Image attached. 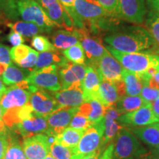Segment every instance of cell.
Wrapping results in <instances>:
<instances>
[{"instance_id": "obj_1", "label": "cell", "mask_w": 159, "mask_h": 159, "mask_svg": "<svg viewBox=\"0 0 159 159\" xmlns=\"http://www.w3.org/2000/svg\"><path fill=\"white\" fill-rule=\"evenodd\" d=\"M108 46L124 53L141 52L154 45L150 33L141 27H133L126 32L114 33L105 38Z\"/></svg>"}, {"instance_id": "obj_2", "label": "cell", "mask_w": 159, "mask_h": 159, "mask_svg": "<svg viewBox=\"0 0 159 159\" xmlns=\"http://www.w3.org/2000/svg\"><path fill=\"white\" fill-rule=\"evenodd\" d=\"M106 49L119 61L125 70L136 74H142L154 67L159 71V55L145 52H121L110 46Z\"/></svg>"}, {"instance_id": "obj_3", "label": "cell", "mask_w": 159, "mask_h": 159, "mask_svg": "<svg viewBox=\"0 0 159 159\" xmlns=\"http://www.w3.org/2000/svg\"><path fill=\"white\" fill-rule=\"evenodd\" d=\"M148 151L128 129L122 128L118 132L114 142V159L137 158Z\"/></svg>"}, {"instance_id": "obj_4", "label": "cell", "mask_w": 159, "mask_h": 159, "mask_svg": "<svg viewBox=\"0 0 159 159\" xmlns=\"http://www.w3.org/2000/svg\"><path fill=\"white\" fill-rule=\"evenodd\" d=\"M16 5L19 16L23 21L35 24L47 33H50L56 27L42 7L34 0H16Z\"/></svg>"}, {"instance_id": "obj_5", "label": "cell", "mask_w": 159, "mask_h": 159, "mask_svg": "<svg viewBox=\"0 0 159 159\" xmlns=\"http://www.w3.org/2000/svg\"><path fill=\"white\" fill-rule=\"evenodd\" d=\"M105 133V119L93 124L91 128L85 131L77 147L75 148L77 159L83 157L103 148L102 142Z\"/></svg>"}, {"instance_id": "obj_6", "label": "cell", "mask_w": 159, "mask_h": 159, "mask_svg": "<svg viewBox=\"0 0 159 159\" xmlns=\"http://www.w3.org/2000/svg\"><path fill=\"white\" fill-rule=\"evenodd\" d=\"M57 69V65H51L39 70H33L26 80L38 89L56 92L61 89Z\"/></svg>"}, {"instance_id": "obj_7", "label": "cell", "mask_w": 159, "mask_h": 159, "mask_svg": "<svg viewBox=\"0 0 159 159\" xmlns=\"http://www.w3.org/2000/svg\"><path fill=\"white\" fill-rule=\"evenodd\" d=\"M42 7L56 27L73 30L74 21L58 0H34Z\"/></svg>"}, {"instance_id": "obj_8", "label": "cell", "mask_w": 159, "mask_h": 159, "mask_svg": "<svg viewBox=\"0 0 159 159\" xmlns=\"http://www.w3.org/2000/svg\"><path fill=\"white\" fill-rule=\"evenodd\" d=\"M32 94L29 89L21 88L17 84L7 88L0 100L3 115L10 111H18L27 105Z\"/></svg>"}, {"instance_id": "obj_9", "label": "cell", "mask_w": 159, "mask_h": 159, "mask_svg": "<svg viewBox=\"0 0 159 159\" xmlns=\"http://www.w3.org/2000/svg\"><path fill=\"white\" fill-rule=\"evenodd\" d=\"M77 111L78 107H61L46 116L48 122V129L46 134L56 137L69 126Z\"/></svg>"}, {"instance_id": "obj_10", "label": "cell", "mask_w": 159, "mask_h": 159, "mask_svg": "<svg viewBox=\"0 0 159 159\" xmlns=\"http://www.w3.org/2000/svg\"><path fill=\"white\" fill-rule=\"evenodd\" d=\"M51 142L46 134H39L25 139L23 150L27 159H44L50 154Z\"/></svg>"}, {"instance_id": "obj_11", "label": "cell", "mask_w": 159, "mask_h": 159, "mask_svg": "<svg viewBox=\"0 0 159 159\" xmlns=\"http://www.w3.org/2000/svg\"><path fill=\"white\" fill-rule=\"evenodd\" d=\"M73 8L77 16L93 24L111 16L96 0H75Z\"/></svg>"}, {"instance_id": "obj_12", "label": "cell", "mask_w": 159, "mask_h": 159, "mask_svg": "<svg viewBox=\"0 0 159 159\" xmlns=\"http://www.w3.org/2000/svg\"><path fill=\"white\" fill-rule=\"evenodd\" d=\"M119 122L123 126L136 128L159 122L151 108V102L136 111L122 114L118 119Z\"/></svg>"}, {"instance_id": "obj_13", "label": "cell", "mask_w": 159, "mask_h": 159, "mask_svg": "<svg viewBox=\"0 0 159 159\" xmlns=\"http://www.w3.org/2000/svg\"><path fill=\"white\" fill-rule=\"evenodd\" d=\"M94 67L102 77V80L115 82L122 80L125 69L116 58L108 51L97 61Z\"/></svg>"}, {"instance_id": "obj_14", "label": "cell", "mask_w": 159, "mask_h": 159, "mask_svg": "<svg viewBox=\"0 0 159 159\" xmlns=\"http://www.w3.org/2000/svg\"><path fill=\"white\" fill-rule=\"evenodd\" d=\"M87 66L69 63L59 71L61 89L81 86L86 73Z\"/></svg>"}, {"instance_id": "obj_15", "label": "cell", "mask_w": 159, "mask_h": 159, "mask_svg": "<svg viewBox=\"0 0 159 159\" xmlns=\"http://www.w3.org/2000/svg\"><path fill=\"white\" fill-rule=\"evenodd\" d=\"M29 102L36 114L43 116L61 108L54 97L41 89L32 94Z\"/></svg>"}, {"instance_id": "obj_16", "label": "cell", "mask_w": 159, "mask_h": 159, "mask_svg": "<svg viewBox=\"0 0 159 159\" xmlns=\"http://www.w3.org/2000/svg\"><path fill=\"white\" fill-rule=\"evenodd\" d=\"M119 17L125 21L142 24L146 13L144 0H118Z\"/></svg>"}, {"instance_id": "obj_17", "label": "cell", "mask_w": 159, "mask_h": 159, "mask_svg": "<svg viewBox=\"0 0 159 159\" xmlns=\"http://www.w3.org/2000/svg\"><path fill=\"white\" fill-rule=\"evenodd\" d=\"M80 30L81 33L80 42L84 49L85 56L91 63V66H94L108 52V49L99 41L88 35L85 29H80Z\"/></svg>"}, {"instance_id": "obj_18", "label": "cell", "mask_w": 159, "mask_h": 159, "mask_svg": "<svg viewBox=\"0 0 159 159\" xmlns=\"http://www.w3.org/2000/svg\"><path fill=\"white\" fill-rule=\"evenodd\" d=\"M12 61L22 69H33L36 64L39 52L28 46L21 44L11 49ZM32 71V70H31Z\"/></svg>"}, {"instance_id": "obj_19", "label": "cell", "mask_w": 159, "mask_h": 159, "mask_svg": "<svg viewBox=\"0 0 159 159\" xmlns=\"http://www.w3.org/2000/svg\"><path fill=\"white\" fill-rule=\"evenodd\" d=\"M121 115L122 114L115 106L106 108L104 116L105 133L102 142L103 148L106 145L107 143L113 140L116 136L119 130L124 128V126L117 121Z\"/></svg>"}, {"instance_id": "obj_20", "label": "cell", "mask_w": 159, "mask_h": 159, "mask_svg": "<svg viewBox=\"0 0 159 159\" xmlns=\"http://www.w3.org/2000/svg\"><path fill=\"white\" fill-rule=\"evenodd\" d=\"M54 97L61 107H79L85 101L81 86L61 89L55 93Z\"/></svg>"}, {"instance_id": "obj_21", "label": "cell", "mask_w": 159, "mask_h": 159, "mask_svg": "<svg viewBox=\"0 0 159 159\" xmlns=\"http://www.w3.org/2000/svg\"><path fill=\"white\" fill-rule=\"evenodd\" d=\"M81 33L80 29L73 30H58L52 35V43L56 49L65 50L80 42Z\"/></svg>"}, {"instance_id": "obj_22", "label": "cell", "mask_w": 159, "mask_h": 159, "mask_svg": "<svg viewBox=\"0 0 159 159\" xmlns=\"http://www.w3.org/2000/svg\"><path fill=\"white\" fill-rule=\"evenodd\" d=\"M102 81V77L94 67L91 66H87L85 76L82 83V89L85 101L95 99Z\"/></svg>"}, {"instance_id": "obj_23", "label": "cell", "mask_w": 159, "mask_h": 159, "mask_svg": "<svg viewBox=\"0 0 159 159\" xmlns=\"http://www.w3.org/2000/svg\"><path fill=\"white\" fill-rule=\"evenodd\" d=\"M129 130L149 146L155 148L159 145V122L142 127L130 128Z\"/></svg>"}, {"instance_id": "obj_24", "label": "cell", "mask_w": 159, "mask_h": 159, "mask_svg": "<svg viewBox=\"0 0 159 159\" xmlns=\"http://www.w3.org/2000/svg\"><path fill=\"white\" fill-rule=\"evenodd\" d=\"M106 107L96 99L85 101L78 107L77 113L88 118L94 124L104 119Z\"/></svg>"}, {"instance_id": "obj_25", "label": "cell", "mask_w": 159, "mask_h": 159, "mask_svg": "<svg viewBox=\"0 0 159 159\" xmlns=\"http://www.w3.org/2000/svg\"><path fill=\"white\" fill-rule=\"evenodd\" d=\"M106 108L115 106L119 98L118 91L114 83L108 80H102L95 97Z\"/></svg>"}, {"instance_id": "obj_26", "label": "cell", "mask_w": 159, "mask_h": 159, "mask_svg": "<svg viewBox=\"0 0 159 159\" xmlns=\"http://www.w3.org/2000/svg\"><path fill=\"white\" fill-rule=\"evenodd\" d=\"M69 62L66 57L61 56L55 52H43L39 53L37 62L33 70H39L51 65H57V66L64 67Z\"/></svg>"}, {"instance_id": "obj_27", "label": "cell", "mask_w": 159, "mask_h": 159, "mask_svg": "<svg viewBox=\"0 0 159 159\" xmlns=\"http://www.w3.org/2000/svg\"><path fill=\"white\" fill-rule=\"evenodd\" d=\"M149 103L150 102H147L141 95H137V96H130V95L126 96L125 95L119 99L115 107L120 112L121 114H124L136 111Z\"/></svg>"}, {"instance_id": "obj_28", "label": "cell", "mask_w": 159, "mask_h": 159, "mask_svg": "<svg viewBox=\"0 0 159 159\" xmlns=\"http://www.w3.org/2000/svg\"><path fill=\"white\" fill-rule=\"evenodd\" d=\"M122 80L125 83L127 94L130 96L140 95L143 87L145 85L140 74L130 72L125 69L122 75Z\"/></svg>"}, {"instance_id": "obj_29", "label": "cell", "mask_w": 159, "mask_h": 159, "mask_svg": "<svg viewBox=\"0 0 159 159\" xmlns=\"http://www.w3.org/2000/svg\"><path fill=\"white\" fill-rule=\"evenodd\" d=\"M30 71L25 69H20L19 67L16 66L14 64L11 63L7 66L5 72L2 74V79L5 85H15L26 80Z\"/></svg>"}, {"instance_id": "obj_30", "label": "cell", "mask_w": 159, "mask_h": 159, "mask_svg": "<svg viewBox=\"0 0 159 159\" xmlns=\"http://www.w3.org/2000/svg\"><path fill=\"white\" fill-rule=\"evenodd\" d=\"M84 133V130H79L71 127H67L61 134L56 136L55 142L63 146L74 148L77 146Z\"/></svg>"}, {"instance_id": "obj_31", "label": "cell", "mask_w": 159, "mask_h": 159, "mask_svg": "<svg viewBox=\"0 0 159 159\" xmlns=\"http://www.w3.org/2000/svg\"><path fill=\"white\" fill-rule=\"evenodd\" d=\"M7 25L11 29V30L16 32L23 36L27 38L33 37L40 33H44L42 29L40 28L35 24L25 21H18L14 23H8Z\"/></svg>"}, {"instance_id": "obj_32", "label": "cell", "mask_w": 159, "mask_h": 159, "mask_svg": "<svg viewBox=\"0 0 159 159\" xmlns=\"http://www.w3.org/2000/svg\"><path fill=\"white\" fill-rule=\"evenodd\" d=\"M62 54L69 61H71L73 63L85 64V54L80 42L63 50Z\"/></svg>"}, {"instance_id": "obj_33", "label": "cell", "mask_w": 159, "mask_h": 159, "mask_svg": "<svg viewBox=\"0 0 159 159\" xmlns=\"http://www.w3.org/2000/svg\"><path fill=\"white\" fill-rule=\"evenodd\" d=\"M50 154L55 159H77L75 148L63 146L57 142L51 145Z\"/></svg>"}, {"instance_id": "obj_34", "label": "cell", "mask_w": 159, "mask_h": 159, "mask_svg": "<svg viewBox=\"0 0 159 159\" xmlns=\"http://www.w3.org/2000/svg\"><path fill=\"white\" fill-rule=\"evenodd\" d=\"M0 13L7 19L16 21L20 16L17 8L16 0H0Z\"/></svg>"}, {"instance_id": "obj_35", "label": "cell", "mask_w": 159, "mask_h": 159, "mask_svg": "<svg viewBox=\"0 0 159 159\" xmlns=\"http://www.w3.org/2000/svg\"><path fill=\"white\" fill-rule=\"evenodd\" d=\"M31 45L37 51L41 52H55L56 48L53 43L47 37L41 35H37L33 37L31 41Z\"/></svg>"}, {"instance_id": "obj_36", "label": "cell", "mask_w": 159, "mask_h": 159, "mask_svg": "<svg viewBox=\"0 0 159 159\" xmlns=\"http://www.w3.org/2000/svg\"><path fill=\"white\" fill-rule=\"evenodd\" d=\"M58 1L63 6L66 11L68 12L69 16L74 21V25L77 27V29H85L83 21L80 18L77 16V15L74 11V8H73L75 0H58Z\"/></svg>"}, {"instance_id": "obj_37", "label": "cell", "mask_w": 159, "mask_h": 159, "mask_svg": "<svg viewBox=\"0 0 159 159\" xmlns=\"http://www.w3.org/2000/svg\"><path fill=\"white\" fill-rule=\"evenodd\" d=\"M93 125V123L86 117L77 113L71 119L69 127L79 130H88Z\"/></svg>"}, {"instance_id": "obj_38", "label": "cell", "mask_w": 159, "mask_h": 159, "mask_svg": "<svg viewBox=\"0 0 159 159\" xmlns=\"http://www.w3.org/2000/svg\"><path fill=\"white\" fill-rule=\"evenodd\" d=\"M4 159H27L24 150L17 143L9 145Z\"/></svg>"}, {"instance_id": "obj_39", "label": "cell", "mask_w": 159, "mask_h": 159, "mask_svg": "<svg viewBox=\"0 0 159 159\" xmlns=\"http://www.w3.org/2000/svg\"><path fill=\"white\" fill-rule=\"evenodd\" d=\"M112 17H119L118 0H96Z\"/></svg>"}, {"instance_id": "obj_40", "label": "cell", "mask_w": 159, "mask_h": 159, "mask_svg": "<svg viewBox=\"0 0 159 159\" xmlns=\"http://www.w3.org/2000/svg\"><path fill=\"white\" fill-rule=\"evenodd\" d=\"M148 33L152 38L154 46L159 48V16L151 20Z\"/></svg>"}, {"instance_id": "obj_41", "label": "cell", "mask_w": 159, "mask_h": 159, "mask_svg": "<svg viewBox=\"0 0 159 159\" xmlns=\"http://www.w3.org/2000/svg\"><path fill=\"white\" fill-rule=\"evenodd\" d=\"M140 95L147 102H152L159 97V89L151 88L149 85H144Z\"/></svg>"}, {"instance_id": "obj_42", "label": "cell", "mask_w": 159, "mask_h": 159, "mask_svg": "<svg viewBox=\"0 0 159 159\" xmlns=\"http://www.w3.org/2000/svg\"><path fill=\"white\" fill-rule=\"evenodd\" d=\"M0 63L9 66L12 63L11 49L7 46L0 43Z\"/></svg>"}, {"instance_id": "obj_43", "label": "cell", "mask_w": 159, "mask_h": 159, "mask_svg": "<svg viewBox=\"0 0 159 159\" xmlns=\"http://www.w3.org/2000/svg\"><path fill=\"white\" fill-rule=\"evenodd\" d=\"M6 39H7V41L13 47L23 44L25 41V39H24L23 35L13 30L10 32Z\"/></svg>"}, {"instance_id": "obj_44", "label": "cell", "mask_w": 159, "mask_h": 159, "mask_svg": "<svg viewBox=\"0 0 159 159\" xmlns=\"http://www.w3.org/2000/svg\"><path fill=\"white\" fill-rule=\"evenodd\" d=\"M9 147V142L7 140L5 131L0 133V159L5 158L6 152Z\"/></svg>"}, {"instance_id": "obj_45", "label": "cell", "mask_w": 159, "mask_h": 159, "mask_svg": "<svg viewBox=\"0 0 159 159\" xmlns=\"http://www.w3.org/2000/svg\"><path fill=\"white\" fill-rule=\"evenodd\" d=\"M114 143H111L103 152L101 159H114Z\"/></svg>"}, {"instance_id": "obj_46", "label": "cell", "mask_w": 159, "mask_h": 159, "mask_svg": "<svg viewBox=\"0 0 159 159\" xmlns=\"http://www.w3.org/2000/svg\"><path fill=\"white\" fill-rule=\"evenodd\" d=\"M148 85L151 88L159 89V71H157L155 76L150 80Z\"/></svg>"}, {"instance_id": "obj_47", "label": "cell", "mask_w": 159, "mask_h": 159, "mask_svg": "<svg viewBox=\"0 0 159 159\" xmlns=\"http://www.w3.org/2000/svg\"><path fill=\"white\" fill-rule=\"evenodd\" d=\"M102 148H99V150L93 152V153H91L89 155H87L83 157L82 159H101V157H102Z\"/></svg>"}, {"instance_id": "obj_48", "label": "cell", "mask_w": 159, "mask_h": 159, "mask_svg": "<svg viewBox=\"0 0 159 159\" xmlns=\"http://www.w3.org/2000/svg\"><path fill=\"white\" fill-rule=\"evenodd\" d=\"M151 108L156 116L159 119V97L151 102Z\"/></svg>"}, {"instance_id": "obj_49", "label": "cell", "mask_w": 159, "mask_h": 159, "mask_svg": "<svg viewBox=\"0 0 159 159\" xmlns=\"http://www.w3.org/2000/svg\"><path fill=\"white\" fill-rule=\"evenodd\" d=\"M150 152H151V153L152 154V156L155 157V158H159V145L153 148L152 150H150Z\"/></svg>"}, {"instance_id": "obj_50", "label": "cell", "mask_w": 159, "mask_h": 159, "mask_svg": "<svg viewBox=\"0 0 159 159\" xmlns=\"http://www.w3.org/2000/svg\"><path fill=\"white\" fill-rule=\"evenodd\" d=\"M7 87L5 86V84H4L2 80L0 78V96H2V94L5 92V91L7 90Z\"/></svg>"}, {"instance_id": "obj_51", "label": "cell", "mask_w": 159, "mask_h": 159, "mask_svg": "<svg viewBox=\"0 0 159 159\" xmlns=\"http://www.w3.org/2000/svg\"><path fill=\"white\" fill-rule=\"evenodd\" d=\"M153 7L159 13V0H150Z\"/></svg>"}, {"instance_id": "obj_52", "label": "cell", "mask_w": 159, "mask_h": 159, "mask_svg": "<svg viewBox=\"0 0 159 159\" xmlns=\"http://www.w3.org/2000/svg\"><path fill=\"white\" fill-rule=\"evenodd\" d=\"M7 65L0 63V75H2L3 73L5 72V71L6 70V69H7Z\"/></svg>"}, {"instance_id": "obj_53", "label": "cell", "mask_w": 159, "mask_h": 159, "mask_svg": "<svg viewBox=\"0 0 159 159\" xmlns=\"http://www.w3.org/2000/svg\"><path fill=\"white\" fill-rule=\"evenodd\" d=\"M6 128H5V122H4V121H1L0 122V133L1 132H4V131H5Z\"/></svg>"}, {"instance_id": "obj_54", "label": "cell", "mask_w": 159, "mask_h": 159, "mask_svg": "<svg viewBox=\"0 0 159 159\" xmlns=\"http://www.w3.org/2000/svg\"><path fill=\"white\" fill-rule=\"evenodd\" d=\"M1 96H0V100H1ZM3 120V114H2V110L1 107V103H0V122Z\"/></svg>"}, {"instance_id": "obj_55", "label": "cell", "mask_w": 159, "mask_h": 159, "mask_svg": "<svg viewBox=\"0 0 159 159\" xmlns=\"http://www.w3.org/2000/svg\"><path fill=\"white\" fill-rule=\"evenodd\" d=\"M44 159H55V158L54 157H53L52 156L51 154H49L48 156L46 157V158H45Z\"/></svg>"}, {"instance_id": "obj_56", "label": "cell", "mask_w": 159, "mask_h": 159, "mask_svg": "<svg viewBox=\"0 0 159 159\" xmlns=\"http://www.w3.org/2000/svg\"><path fill=\"white\" fill-rule=\"evenodd\" d=\"M157 53H158V54L159 55V48L158 49V50H157Z\"/></svg>"}, {"instance_id": "obj_57", "label": "cell", "mask_w": 159, "mask_h": 159, "mask_svg": "<svg viewBox=\"0 0 159 159\" xmlns=\"http://www.w3.org/2000/svg\"><path fill=\"white\" fill-rule=\"evenodd\" d=\"M154 159H159L158 158H154Z\"/></svg>"}, {"instance_id": "obj_58", "label": "cell", "mask_w": 159, "mask_h": 159, "mask_svg": "<svg viewBox=\"0 0 159 159\" xmlns=\"http://www.w3.org/2000/svg\"><path fill=\"white\" fill-rule=\"evenodd\" d=\"M130 159H136V158H130Z\"/></svg>"}]
</instances>
